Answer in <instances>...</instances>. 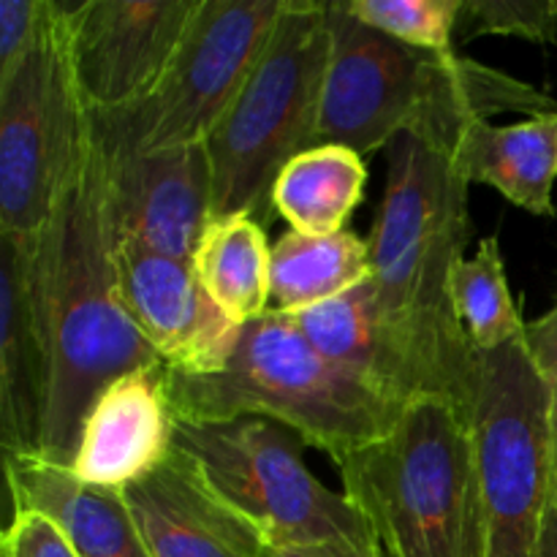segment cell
<instances>
[{
	"instance_id": "obj_19",
	"label": "cell",
	"mask_w": 557,
	"mask_h": 557,
	"mask_svg": "<svg viewBox=\"0 0 557 557\" xmlns=\"http://www.w3.org/2000/svg\"><path fill=\"white\" fill-rule=\"evenodd\" d=\"M286 315L321 357L375 386L392 400L411 406L400 362L381 324L373 275L341 297Z\"/></svg>"
},
{
	"instance_id": "obj_11",
	"label": "cell",
	"mask_w": 557,
	"mask_h": 557,
	"mask_svg": "<svg viewBox=\"0 0 557 557\" xmlns=\"http://www.w3.org/2000/svg\"><path fill=\"white\" fill-rule=\"evenodd\" d=\"M201 0H71V63L92 114L145 101L172 69Z\"/></svg>"
},
{
	"instance_id": "obj_6",
	"label": "cell",
	"mask_w": 557,
	"mask_h": 557,
	"mask_svg": "<svg viewBox=\"0 0 557 557\" xmlns=\"http://www.w3.org/2000/svg\"><path fill=\"white\" fill-rule=\"evenodd\" d=\"M330 47L326 0H283L264 52L207 141L212 215L264 210L283 166L313 147Z\"/></svg>"
},
{
	"instance_id": "obj_25",
	"label": "cell",
	"mask_w": 557,
	"mask_h": 557,
	"mask_svg": "<svg viewBox=\"0 0 557 557\" xmlns=\"http://www.w3.org/2000/svg\"><path fill=\"white\" fill-rule=\"evenodd\" d=\"M476 36H517L557 44V0H462L455 41Z\"/></svg>"
},
{
	"instance_id": "obj_24",
	"label": "cell",
	"mask_w": 557,
	"mask_h": 557,
	"mask_svg": "<svg viewBox=\"0 0 557 557\" xmlns=\"http://www.w3.org/2000/svg\"><path fill=\"white\" fill-rule=\"evenodd\" d=\"M462 0H346L348 14L373 30L435 54L457 52L455 30Z\"/></svg>"
},
{
	"instance_id": "obj_1",
	"label": "cell",
	"mask_w": 557,
	"mask_h": 557,
	"mask_svg": "<svg viewBox=\"0 0 557 557\" xmlns=\"http://www.w3.org/2000/svg\"><path fill=\"white\" fill-rule=\"evenodd\" d=\"M468 183L451 150L403 134L392 141L370 234L373 286L408 400H438L468 419L479 351L451 302V277L471 237Z\"/></svg>"
},
{
	"instance_id": "obj_21",
	"label": "cell",
	"mask_w": 557,
	"mask_h": 557,
	"mask_svg": "<svg viewBox=\"0 0 557 557\" xmlns=\"http://www.w3.org/2000/svg\"><path fill=\"white\" fill-rule=\"evenodd\" d=\"M368 166L362 156L341 145H319L299 152L272 185L270 205L288 226L310 237L346 228L364 196Z\"/></svg>"
},
{
	"instance_id": "obj_3",
	"label": "cell",
	"mask_w": 557,
	"mask_h": 557,
	"mask_svg": "<svg viewBox=\"0 0 557 557\" xmlns=\"http://www.w3.org/2000/svg\"><path fill=\"white\" fill-rule=\"evenodd\" d=\"M330 63L313 147L341 145L359 156L403 134L455 150L471 125L493 114H557V98L460 52L435 54L395 41L330 3Z\"/></svg>"
},
{
	"instance_id": "obj_18",
	"label": "cell",
	"mask_w": 557,
	"mask_h": 557,
	"mask_svg": "<svg viewBox=\"0 0 557 557\" xmlns=\"http://www.w3.org/2000/svg\"><path fill=\"white\" fill-rule=\"evenodd\" d=\"M455 166L468 183L498 190L506 201L539 218H555L553 185L557 180V114L522 123H476L451 150Z\"/></svg>"
},
{
	"instance_id": "obj_15",
	"label": "cell",
	"mask_w": 557,
	"mask_h": 557,
	"mask_svg": "<svg viewBox=\"0 0 557 557\" xmlns=\"http://www.w3.org/2000/svg\"><path fill=\"white\" fill-rule=\"evenodd\" d=\"M123 498L150 557H261L267 549L261 533L177 446L156 471L125 487Z\"/></svg>"
},
{
	"instance_id": "obj_27",
	"label": "cell",
	"mask_w": 557,
	"mask_h": 557,
	"mask_svg": "<svg viewBox=\"0 0 557 557\" xmlns=\"http://www.w3.org/2000/svg\"><path fill=\"white\" fill-rule=\"evenodd\" d=\"M0 557H79V553L47 515L16 509L5 517Z\"/></svg>"
},
{
	"instance_id": "obj_9",
	"label": "cell",
	"mask_w": 557,
	"mask_h": 557,
	"mask_svg": "<svg viewBox=\"0 0 557 557\" xmlns=\"http://www.w3.org/2000/svg\"><path fill=\"white\" fill-rule=\"evenodd\" d=\"M174 446L261 533L267 547L379 542L346 493L321 484L305 466L302 438L272 419L177 422Z\"/></svg>"
},
{
	"instance_id": "obj_10",
	"label": "cell",
	"mask_w": 557,
	"mask_h": 557,
	"mask_svg": "<svg viewBox=\"0 0 557 557\" xmlns=\"http://www.w3.org/2000/svg\"><path fill=\"white\" fill-rule=\"evenodd\" d=\"M283 0H201L194 27L145 101L92 114L107 158L207 145L264 52Z\"/></svg>"
},
{
	"instance_id": "obj_8",
	"label": "cell",
	"mask_w": 557,
	"mask_h": 557,
	"mask_svg": "<svg viewBox=\"0 0 557 557\" xmlns=\"http://www.w3.org/2000/svg\"><path fill=\"white\" fill-rule=\"evenodd\" d=\"M71 0H54L41 47L0 79V234L47 232L92 150V112L71 63Z\"/></svg>"
},
{
	"instance_id": "obj_13",
	"label": "cell",
	"mask_w": 557,
	"mask_h": 557,
	"mask_svg": "<svg viewBox=\"0 0 557 557\" xmlns=\"http://www.w3.org/2000/svg\"><path fill=\"white\" fill-rule=\"evenodd\" d=\"M117 267L131 319L169 370L205 375L223 368L243 326L221 313L190 261L117 243Z\"/></svg>"
},
{
	"instance_id": "obj_23",
	"label": "cell",
	"mask_w": 557,
	"mask_h": 557,
	"mask_svg": "<svg viewBox=\"0 0 557 557\" xmlns=\"http://www.w3.org/2000/svg\"><path fill=\"white\" fill-rule=\"evenodd\" d=\"M451 302L479 354L525 341L528 324L511 297L498 237H484L471 259H462L451 277Z\"/></svg>"
},
{
	"instance_id": "obj_2",
	"label": "cell",
	"mask_w": 557,
	"mask_h": 557,
	"mask_svg": "<svg viewBox=\"0 0 557 557\" xmlns=\"http://www.w3.org/2000/svg\"><path fill=\"white\" fill-rule=\"evenodd\" d=\"M38 281L49 343L41 455L71 466L96 397L123 375L163 364L125 305L96 139L38 237Z\"/></svg>"
},
{
	"instance_id": "obj_4",
	"label": "cell",
	"mask_w": 557,
	"mask_h": 557,
	"mask_svg": "<svg viewBox=\"0 0 557 557\" xmlns=\"http://www.w3.org/2000/svg\"><path fill=\"white\" fill-rule=\"evenodd\" d=\"M177 422L261 417L283 424L335 466L384 438L406 406L321 357L286 313L267 310L239 330L223 368L205 375L166 368Z\"/></svg>"
},
{
	"instance_id": "obj_14",
	"label": "cell",
	"mask_w": 557,
	"mask_h": 557,
	"mask_svg": "<svg viewBox=\"0 0 557 557\" xmlns=\"http://www.w3.org/2000/svg\"><path fill=\"white\" fill-rule=\"evenodd\" d=\"M49 403L38 237L0 234V444L5 455L41 451Z\"/></svg>"
},
{
	"instance_id": "obj_5",
	"label": "cell",
	"mask_w": 557,
	"mask_h": 557,
	"mask_svg": "<svg viewBox=\"0 0 557 557\" xmlns=\"http://www.w3.org/2000/svg\"><path fill=\"white\" fill-rule=\"evenodd\" d=\"M337 471L389 557H484L471 428L451 406L411 403Z\"/></svg>"
},
{
	"instance_id": "obj_12",
	"label": "cell",
	"mask_w": 557,
	"mask_h": 557,
	"mask_svg": "<svg viewBox=\"0 0 557 557\" xmlns=\"http://www.w3.org/2000/svg\"><path fill=\"white\" fill-rule=\"evenodd\" d=\"M101 152V150H98ZM103 161L114 239L190 261L212 223V163L207 145Z\"/></svg>"
},
{
	"instance_id": "obj_20",
	"label": "cell",
	"mask_w": 557,
	"mask_h": 557,
	"mask_svg": "<svg viewBox=\"0 0 557 557\" xmlns=\"http://www.w3.org/2000/svg\"><path fill=\"white\" fill-rule=\"evenodd\" d=\"M373 275L370 243L351 228L310 237L288 228L272 245L270 310L297 313L351 292Z\"/></svg>"
},
{
	"instance_id": "obj_7",
	"label": "cell",
	"mask_w": 557,
	"mask_h": 557,
	"mask_svg": "<svg viewBox=\"0 0 557 557\" xmlns=\"http://www.w3.org/2000/svg\"><path fill=\"white\" fill-rule=\"evenodd\" d=\"M468 428L484 557H536L555 484L553 408L525 341L479 354Z\"/></svg>"
},
{
	"instance_id": "obj_22",
	"label": "cell",
	"mask_w": 557,
	"mask_h": 557,
	"mask_svg": "<svg viewBox=\"0 0 557 557\" xmlns=\"http://www.w3.org/2000/svg\"><path fill=\"white\" fill-rule=\"evenodd\" d=\"M190 264L232 324L245 326L270 310L272 248L253 215L215 218Z\"/></svg>"
},
{
	"instance_id": "obj_17",
	"label": "cell",
	"mask_w": 557,
	"mask_h": 557,
	"mask_svg": "<svg viewBox=\"0 0 557 557\" xmlns=\"http://www.w3.org/2000/svg\"><path fill=\"white\" fill-rule=\"evenodd\" d=\"M9 511H41L58 522L79 557H150L120 490L96 487L41 451L5 455Z\"/></svg>"
},
{
	"instance_id": "obj_26",
	"label": "cell",
	"mask_w": 557,
	"mask_h": 557,
	"mask_svg": "<svg viewBox=\"0 0 557 557\" xmlns=\"http://www.w3.org/2000/svg\"><path fill=\"white\" fill-rule=\"evenodd\" d=\"M52 20L54 0H0V79L41 47Z\"/></svg>"
},
{
	"instance_id": "obj_16",
	"label": "cell",
	"mask_w": 557,
	"mask_h": 557,
	"mask_svg": "<svg viewBox=\"0 0 557 557\" xmlns=\"http://www.w3.org/2000/svg\"><path fill=\"white\" fill-rule=\"evenodd\" d=\"M174 417L166 364L141 368L112 381L82 424L71 471L96 487H131L174 451Z\"/></svg>"
},
{
	"instance_id": "obj_28",
	"label": "cell",
	"mask_w": 557,
	"mask_h": 557,
	"mask_svg": "<svg viewBox=\"0 0 557 557\" xmlns=\"http://www.w3.org/2000/svg\"><path fill=\"white\" fill-rule=\"evenodd\" d=\"M525 348L531 354L533 368L542 375L549 392V408H553V451H555V484H557V299L553 308L525 330Z\"/></svg>"
},
{
	"instance_id": "obj_29",
	"label": "cell",
	"mask_w": 557,
	"mask_h": 557,
	"mask_svg": "<svg viewBox=\"0 0 557 557\" xmlns=\"http://www.w3.org/2000/svg\"><path fill=\"white\" fill-rule=\"evenodd\" d=\"M261 557H389L379 542H324L305 547H267Z\"/></svg>"
},
{
	"instance_id": "obj_30",
	"label": "cell",
	"mask_w": 557,
	"mask_h": 557,
	"mask_svg": "<svg viewBox=\"0 0 557 557\" xmlns=\"http://www.w3.org/2000/svg\"><path fill=\"white\" fill-rule=\"evenodd\" d=\"M536 557H557V484H553L549 506L544 511L542 536H539V555Z\"/></svg>"
}]
</instances>
